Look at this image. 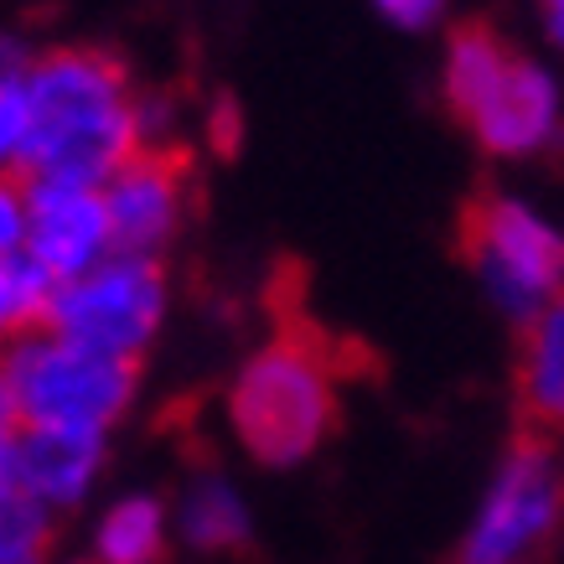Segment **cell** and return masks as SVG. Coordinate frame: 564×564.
<instances>
[{"label": "cell", "mask_w": 564, "mask_h": 564, "mask_svg": "<svg viewBox=\"0 0 564 564\" xmlns=\"http://www.w3.org/2000/svg\"><path fill=\"white\" fill-rule=\"evenodd\" d=\"M544 21H549V42L564 52V0H544Z\"/></svg>", "instance_id": "44dd1931"}, {"label": "cell", "mask_w": 564, "mask_h": 564, "mask_svg": "<svg viewBox=\"0 0 564 564\" xmlns=\"http://www.w3.org/2000/svg\"><path fill=\"white\" fill-rule=\"evenodd\" d=\"M11 399H17L21 425H57V430H109L120 425L135 404L140 373L135 362L94 352L84 343H68L47 326L21 332L0 352Z\"/></svg>", "instance_id": "277c9868"}, {"label": "cell", "mask_w": 564, "mask_h": 564, "mask_svg": "<svg viewBox=\"0 0 564 564\" xmlns=\"http://www.w3.org/2000/svg\"><path fill=\"white\" fill-rule=\"evenodd\" d=\"M166 306H172V285H166L161 259L109 254L94 270L52 285L42 326L68 343L94 347V352L140 362V352L166 326Z\"/></svg>", "instance_id": "5b68a950"}, {"label": "cell", "mask_w": 564, "mask_h": 564, "mask_svg": "<svg viewBox=\"0 0 564 564\" xmlns=\"http://www.w3.org/2000/svg\"><path fill=\"white\" fill-rule=\"evenodd\" d=\"M26 151L21 172L32 182H84L124 166L140 145L135 88L120 57L99 47H52L26 63Z\"/></svg>", "instance_id": "6da1fadb"}, {"label": "cell", "mask_w": 564, "mask_h": 564, "mask_svg": "<svg viewBox=\"0 0 564 564\" xmlns=\"http://www.w3.org/2000/svg\"><path fill=\"white\" fill-rule=\"evenodd\" d=\"M228 425L259 466H301L337 425V373L311 337H274L228 383Z\"/></svg>", "instance_id": "3957f363"}, {"label": "cell", "mask_w": 564, "mask_h": 564, "mask_svg": "<svg viewBox=\"0 0 564 564\" xmlns=\"http://www.w3.org/2000/svg\"><path fill=\"white\" fill-rule=\"evenodd\" d=\"M172 513L151 492H124L94 523V564H161Z\"/></svg>", "instance_id": "4fadbf2b"}, {"label": "cell", "mask_w": 564, "mask_h": 564, "mask_svg": "<svg viewBox=\"0 0 564 564\" xmlns=\"http://www.w3.org/2000/svg\"><path fill=\"white\" fill-rule=\"evenodd\" d=\"M560 523L564 466L544 435H523L497 466L492 492L481 502L456 564H523L560 533Z\"/></svg>", "instance_id": "52a82bcc"}, {"label": "cell", "mask_w": 564, "mask_h": 564, "mask_svg": "<svg viewBox=\"0 0 564 564\" xmlns=\"http://www.w3.org/2000/svg\"><path fill=\"white\" fill-rule=\"evenodd\" d=\"M52 513L21 492L11 441L0 445V564H47Z\"/></svg>", "instance_id": "5bb4252c"}, {"label": "cell", "mask_w": 564, "mask_h": 564, "mask_svg": "<svg viewBox=\"0 0 564 564\" xmlns=\"http://www.w3.org/2000/svg\"><path fill=\"white\" fill-rule=\"evenodd\" d=\"M466 264L502 316L529 322L564 291V234L533 203L492 192L466 218Z\"/></svg>", "instance_id": "8992f818"}, {"label": "cell", "mask_w": 564, "mask_h": 564, "mask_svg": "<svg viewBox=\"0 0 564 564\" xmlns=\"http://www.w3.org/2000/svg\"><path fill=\"white\" fill-rule=\"evenodd\" d=\"M104 456H109V435H99V430L21 425L17 441H11L21 492L42 502L52 518L88 502V492L104 477Z\"/></svg>", "instance_id": "30bf717a"}, {"label": "cell", "mask_w": 564, "mask_h": 564, "mask_svg": "<svg viewBox=\"0 0 564 564\" xmlns=\"http://www.w3.org/2000/svg\"><path fill=\"white\" fill-rule=\"evenodd\" d=\"M518 404L539 435H564V291L523 322L518 352Z\"/></svg>", "instance_id": "8fae6325"}, {"label": "cell", "mask_w": 564, "mask_h": 564, "mask_svg": "<svg viewBox=\"0 0 564 564\" xmlns=\"http://www.w3.org/2000/svg\"><path fill=\"white\" fill-rule=\"evenodd\" d=\"M176 529L203 554H234L254 539V518H249V502L234 481L218 471H203L176 502Z\"/></svg>", "instance_id": "7c38bea8"}, {"label": "cell", "mask_w": 564, "mask_h": 564, "mask_svg": "<svg viewBox=\"0 0 564 564\" xmlns=\"http://www.w3.org/2000/svg\"><path fill=\"white\" fill-rule=\"evenodd\" d=\"M73 564H94V560H73Z\"/></svg>", "instance_id": "7402d4cb"}, {"label": "cell", "mask_w": 564, "mask_h": 564, "mask_svg": "<svg viewBox=\"0 0 564 564\" xmlns=\"http://www.w3.org/2000/svg\"><path fill=\"white\" fill-rule=\"evenodd\" d=\"M207 135H213V145H223V151H234L239 145V109L228 99L213 104V115H207Z\"/></svg>", "instance_id": "d6986e66"}, {"label": "cell", "mask_w": 564, "mask_h": 564, "mask_svg": "<svg viewBox=\"0 0 564 564\" xmlns=\"http://www.w3.org/2000/svg\"><path fill=\"white\" fill-rule=\"evenodd\" d=\"M26 249V187L0 176V259H17Z\"/></svg>", "instance_id": "e0dca14e"}, {"label": "cell", "mask_w": 564, "mask_h": 564, "mask_svg": "<svg viewBox=\"0 0 564 564\" xmlns=\"http://www.w3.org/2000/svg\"><path fill=\"white\" fill-rule=\"evenodd\" d=\"M21 254L32 259L52 285H63V280L94 270L99 259L115 254L99 187H84V182H32L26 187V249Z\"/></svg>", "instance_id": "9c48e42d"}, {"label": "cell", "mask_w": 564, "mask_h": 564, "mask_svg": "<svg viewBox=\"0 0 564 564\" xmlns=\"http://www.w3.org/2000/svg\"><path fill=\"white\" fill-rule=\"evenodd\" d=\"M21 430V414H17V399H11V383H6V368H0V445L17 441Z\"/></svg>", "instance_id": "ffe728a7"}, {"label": "cell", "mask_w": 564, "mask_h": 564, "mask_svg": "<svg viewBox=\"0 0 564 564\" xmlns=\"http://www.w3.org/2000/svg\"><path fill=\"white\" fill-rule=\"evenodd\" d=\"M451 0H373V11L399 32H430L445 17Z\"/></svg>", "instance_id": "ac0fdd59"}, {"label": "cell", "mask_w": 564, "mask_h": 564, "mask_svg": "<svg viewBox=\"0 0 564 564\" xmlns=\"http://www.w3.org/2000/svg\"><path fill=\"white\" fill-rule=\"evenodd\" d=\"M26 52L0 36V176L21 172V151H26Z\"/></svg>", "instance_id": "2e32d148"}, {"label": "cell", "mask_w": 564, "mask_h": 564, "mask_svg": "<svg viewBox=\"0 0 564 564\" xmlns=\"http://www.w3.org/2000/svg\"><path fill=\"white\" fill-rule=\"evenodd\" d=\"M52 301V280L36 270L26 254L0 259V352L17 343L21 332L42 326V311Z\"/></svg>", "instance_id": "9a60e30c"}, {"label": "cell", "mask_w": 564, "mask_h": 564, "mask_svg": "<svg viewBox=\"0 0 564 564\" xmlns=\"http://www.w3.org/2000/svg\"><path fill=\"white\" fill-rule=\"evenodd\" d=\"M441 88L471 140L502 161L544 155L564 130V94L554 73L533 57H518L502 36L481 26L451 36Z\"/></svg>", "instance_id": "7a4b0ae2"}, {"label": "cell", "mask_w": 564, "mask_h": 564, "mask_svg": "<svg viewBox=\"0 0 564 564\" xmlns=\"http://www.w3.org/2000/svg\"><path fill=\"white\" fill-rule=\"evenodd\" d=\"M104 213H109V239L115 254H140L155 259L166 243L182 234L187 218V172L182 161L166 151H135L124 166L104 176Z\"/></svg>", "instance_id": "ba28073f"}]
</instances>
